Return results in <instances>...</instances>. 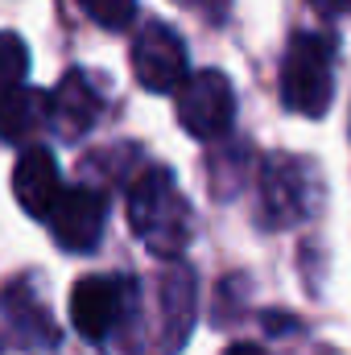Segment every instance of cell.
Segmentation results:
<instances>
[{
  "instance_id": "5bb4252c",
  "label": "cell",
  "mask_w": 351,
  "mask_h": 355,
  "mask_svg": "<svg viewBox=\"0 0 351 355\" xmlns=\"http://www.w3.org/2000/svg\"><path fill=\"white\" fill-rule=\"evenodd\" d=\"M318 12H327V17H348L351 12V0H310Z\"/></svg>"
},
{
  "instance_id": "9a60e30c",
  "label": "cell",
  "mask_w": 351,
  "mask_h": 355,
  "mask_svg": "<svg viewBox=\"0 0 351 355\" xmlns=\"http://www.w3.org/2000/svg\"><path fill=\"white\" fill-rule=\"evenodd\" d=\"M194 4H203L207 17H223V4H228V0H194Z\"/></svg>"
},
{
  "instance_id": "4fadbf2b",
  "label": "cell",
  "mask_w": 351,
  "mask_h": 355,
  "mask_svg": "<svg viewBox=\"0 0 351 355\" xmlns=\"http://www.w3.org/2000/svg\"><path fill=\"white\" fill-rule=\"evenodd\" d=\"M79 4H83V12L91 21L103 25V29H124L137 17V0H79Z\"/></svg>"
},
{
  "instance_id": "7a4b0ae2",
  "label": "cell",
  "mask_w": 351,
  "mask_h": 355,
  "mask_svg": "<svg viewBox=\"0 0 351 355\" xmlns=\"http://www.w3.org/2000/svg\"><path fill=\"white\" fill-rule=\"evenodd\" d=\"M335 95V42L323 33H298L281 62V99L298 116H323Z\"/></svg>"
},
{
  "instance_id": "8992f818",
  "label": "cell",
  "mask_w": 351,
  "mask_h": 355,
  "mask_svg": "<svg viewBox=\"0 0 351 355\" xmlns=\"http://www.w3.org/2000/svg\"><path fill=\"white\" fill-rule=\"evenodd\" d=\"M314 202V174L306 162L298 157H273L261 170V207H264V223L285 227L310 215Z\"/></svg>"
},
{
  "instance_id": "ba28073f",
  "label": "cell",
  "mask_w": 351,
  "mask_h": 355,
  "mask_svg": "<svg viewBox=\"0 0 351 355\" xmlns=\"http://www.w3.org/2000/svg\"><path fill=\"white\" fill-rule=\"evenodd\" d=\"M12 194L17 202L33 215V219H50V211L58 207L62 198V178H58V166L46 149H25L12 166Z\"/></svg>"
},
{
  "instance_id": "6da1fadb",
  "label": "cell",
  "mask_w": 351,
  "mask_h": 355,
  "mask_svg": "<svg viewBox=\"0 0 351 355\" xmlns=\"http://www.w3.org/2000/svg\"><path fill=\"white\" fill-rule=\"evenodd\" d=\"M128 227L162 261H178L194 236L190 202L166 170H145L128 186Z\"/></svg>"
},
{
  "instance_id": "9c48e42d",
  "label": "cell",
  "mask_w": 351,
  "mask_h": 355,
  "mask_svg": "<svg viewBox=\"0 0 351 355\" xmlns=\"http://www.w3.org/2000/svg\"><path fill=\"white\" fill-rule=\"evenodd\" d=\"M157 306H162V343H166V355H174L194 322V277L186 268H170L162 277Z\"/></svg>"
},
{
  "instance_id": "52a82bcc",
  "label": "cell",
  "mask_w": 351,
  "mask_h": 355,
  "mask_svg": "<svg viewBox=\"0 0 351 355\" xmlns=\"http://www.w3.org/2000/svg\"><path fill=\"white\" fill-rule=\"evenodd\" d=\"M103 219H108V198L91 186H75V190H62L46 223L67 252H91L103 236Z\"/></svg>"
},
{
  "instance_id": "8fae6325",
  "label": "cell",
  "mask_w": 351,
  "mask_h": 355,
  "mask_svg": "<svg viewBox=\"0 0 351 355\" xmlns=\"http://www.w3.org/2000/svg\"><path fill=\"white\" fill-rule=\"evenodd\" d=\"M46 120H50L46 95L29 91L25 83L0 95V137L4 141H33Z\"/></svg>"
},
{
  "instance_id": "277c9868",
  "label": "cell",
  "mask_w": 351,
  "mask_h": 355,
  "mask_svg": "<svg viewBox=\"0 0 351 355\" xmlns=\"http://www.w3.org/2000/svg\"><path fill=\"white\" fill-rule=\"evenodd\" d=\"M178 120L198 141L223 137L232 128V120H236V91L228 83V75L198 71V75L182 79V87H178Z\"/></svg>"
},
{
  "instance_id": "30bf717a",
  "label": "cell",
  "mask_w": 351,
  "mask_h": 355,
  "mask_svg": "<svg viewBox=\"0 0 351 355\" xmlns=\"http://www.w3.org/2000/svg\"><path fill=\"white\" fill-rule=\"evenodd\" d=\"M50 116L67 137H83L99 120V95L83 75H67L54 91V99H50Z\"/></svg>"
},
{
  "instance_id": "2e32d148",
  "label": "cell",
  "mask_w": 351,
  "mask_h": 355,
  "mask_svg": "<svg viewBox=\"0 0 351 355\" xmlns=\"http://www.w3.org/2000/svg\"><path fill=\"white\" fill-rule=\"evenodd\" d=\"M228 355H268L264 347H252V343H240V347H232Z\"/></svg>"
},
{
  "instance_id": "7c38bea8",
  "label": "cell",
  "mask_w": 351,
  "mask_h": 355,
  "mask_svg": "<svg viewBox=\"0 0 351 355\" xmlns=\"http://www.w3.org/2000/svg\"><path fill=\"white\" fill-rule=\"evenodd\" d=\"M25 71H29V54H25V42L17 33H0V95L25 83Z\"/></svg>"
},
{
  "instance_id": "3957f363",
  "label": "cell",
  "mask_w": 351,
  "mask_h": 355,
  "mask_svg": "<svg viewBox=\"0 0 351 355\" xmlns=\"http://www.w3.org/2000/svg\"><path fill=\"white\" fill-rule=\"evenodd\" d=\"M137 310V289L120 277H87L71 293V322L83 339H112L128 327Z\"/></svg>"
},
{
  "instance_id": "5b68a950",
  "label": "cell",
  "mask_w": 351,
  "mask_h": 355,
  "mask_svg": "<svg viewBox=\"0 0 351 355\" xmlns=\"http://www.w3.org/2000/svg\"><path fill=\"white\" fill-rule=\"evenodd\" d=\"M132 75L153 95H170L186 79V46L170 25H145L132 42Z\"/></svg>"
}]
</instances>
